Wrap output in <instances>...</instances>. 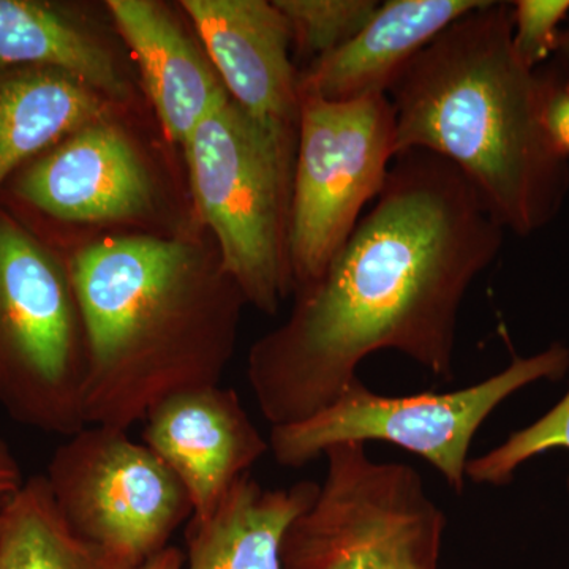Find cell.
I'll return each instance as SVG.
<instances>
[{
    "instance_id": "6da1fadb",
    "label": "cell",
    "mask_w": 569,
    "mask_h": 569,
    "mask_svg": "<svg viewBox=\"0 0 569 569\" xmlns=\"http://www.w3.org/2000/svg\"><path fill=\"white\" fill-rule=\"evenodd\" d=\"M503 239L455 164L427 151L396 156L325 274L298 288L290 317L250 348L247 380L266 421L293 425L323 410L378 351L451 381L460 307Z\"/></svg>"
},
{
    "instance_id": "7a4b0ae2",
    "label": "cell",
    "mask_w": 569,
    "mask_h": 569,
    "mask_svg": "<svg viewBox=\"0 0 569 569\" xmlns=\"http://www.w3.org/2000/svg\"><path fill=\"white\" fill-rule=\"evenodd\" d=\"M66 264L88 351L86 425L129 430L167 397L220 383L247 302L216 249L114 236Z\"/></svg>"
},
{
    "instance_id": "3957f363",
    "label": "cell",
    "mask_w": 569,
    "mask_h": 569,
    "mask_svg": "<svg viewBox=\"0 0 569 569\" xmlns=\"http://www.w3.org/2000/svg\"><path fill=\"white\" fill-rule=\"evenodd\" d=\"M553 66L530 69L512 44V6L452 22L389 89L396 156L427 151L466 176L505 231L530 236L559 216L569 159L545 123Z\"/></svg>"
},
{
    "instance_id": "277c9868",
    "label": "cell",
    "mask_w": 569,
    "mask_h": 569,
    "mask_svg": "<svg viewBox=\"0 0 569 569\" xmlns=\"http://www.w3.org/2000/svg\"><path fill=\"white\" fill-rule=\"evenodd\" d=\"M298 126L263 121L231 97L183 146L198 219L246 302L276 316L295 291L290 217Z\"/></svg>"
},
{
    "instance_id": "5b68a950",
    "label": "cell",
    "mask_w": 569,
    "mask_h": 569,
    "mask_svg": "<svg viewBox=\"0 0 569 569\" xmlns=\"http://www.w3.org/2000/svg\"><path fill=\"white\" fill-rule=\"evenodd\" d=\"M84 329L66 261L0 208V407L63 438L86 425Z\"/></svg>"
},
{
    "instance_id": "8992f818",
    "label": "cell",
    "mask_w": 569,
    "mask_h": 569,
    "mask_svg": "<svg viewBox=\"0 0 569 569\" xmlns=\"http://www.w3.org/2000/svg\"><path fill=\"white\" fill-rule=\"evenodd\" d=\"M569 348L518 358L473 387L415 396L377 395L356 378L335 402L293 425L271 427L269 451L280 467L302 468L340 443L387 441L427 460L455 492L466 489L468 452L486 419L519 389L560 380Z\"/></svg>"
},
{
    "instance_id": "52a82bcc",
    "label": "cell",
    "mask_w": 569,
    "mask_h": 569,
    "mask_svg": "<svg viewBox=\"0 0 569 569\" xmlns=\"http://www.w3.org/2000/svg\"><path fill=\"white\" fill-rule=\"evenodd\" d=\"M323 458L316 501L284 535L282 569H438L447 516L413 467L378 462L355 441Z\"/></svg>"
},
{
    "instance_id": "ba28073f",
    "label": "cell",
    "mask_w": 569,
    "mask_h": 569,
    "mask_svg": "<svg viewBox=\"0 0 569 569\" xmlns=\"http://www.w3.org/2000/svg\"><path fill=\"white\" fill-rule=\"evenodd\" d=\"M395 157L388 96L350 102L301 96L290 217L295 291L325 274L365 206L383 190Z\"/></svg>"
},
{
    "instance_id": "9c48e42d",
    "label": "cell",
    "mask_w": 569,
    "mask_h": 569,
    "mask_svg": "<svg viewBox=\"0 0 569 569\" xmlns=\"http://www.w3.org/2000/svg\"><path fill=\"white\" fill-rule=\"evenodd\" d=\"M44 478L70 529L129 569L168 548L193 516L173 471L119 427L88 425L66 437Z\"/></svg>"
},
{
    "instance_id": "30bf717a",
    "label": "cell",
    "mask_w": 569,
    "mask_h": 569,
    "mask_svg": "<svg viewBox=\"0 0 569 569\" xmlns=\"http://www.w3.org/2000/svg\"><path fill=\"white\" fill-rule=\"evenodd\" d=\"M6 187L24 208L66 223L140 220L157 200L144 157L111 116L33 157Z\"/></svg>"
},
{
    "instance_id": "8fae6325",
    "label": "cell",
    "mask_w": 569,
    "mask_h": 569,
    "mask_svg": "<svg viewBox=\"0 0 569 569\" xmlns=\"http://www.w3.org/2000/svg\"><path fill=\"white\" fill-rule=\"evenodd\" d=\"M142 443L173 471L204 516L269 451L234 389L204 387L167 397L146 413Z\"/></svg>"
},
{
    "instance_id": "7c38bea8",
    "label": "cell",
    "mask_w": 569,
    "mask_h": 569,
    "mask_svg": "<svg viewBox=\"0 0 569 569\" xmlns=\"http://www.w3.org/2000/svg\"><path fill=\"white\" fill-rule=\"evenodd\" d=\"M181 6L228 96L263 121L298 126L299 71L290 58V26L276 3L183 0Z\"/></svg>"
},
{
    "instance_id": "4fadbf2b",
    "label": "cell",
    "mask_w": 569,
    "mask_h": 569,
    "mask_svg": "<svg viewBox=\"0 0 569 569\" xmlns=\"http://www.w3.org/2000/svg\"><path fill=\"white\" fill-rule=\"evenodd\" d=\"M486 0H389L353 39L299 71V97L350 102L388 96L408 63Z\"/></svg>"
},
{
    "instance_id": "5bb4252c",
    "label": "cell",
    "mask_w": 569,
    "mask_h": 569,
    "mask_svg": "<svg viewBox=\"0 0 569 569\" xmlns=\"http://www.w3.org/2000/svg\"><path fill=\"white\" fill-rule=\"evenodd\" d=\"M107 9L137 59L164 137L183 148L194 129L230 97L219 74L162 3L110 0Z\"/></svg>"
},
{
    "instance_id": "9a60e30c",
    "label": "cell",
    "mask_w": 569,
    "mask_h": 569,
    "mask_svg": "<svg viewBox=\"0 0 569 569\" xmlns=\"http://www.w3.org/2000/svg\"><path fill=\"white\" fill-rule=\"evenodd\" d=\"M318 490L313 481L264 488L244 475L211 511L190 518L183 569H282L284 535Z\"/></svg>"
},
{
    "instance_id": "2e32d148",
    "label": "cell",
    "mask_w": 569,
    "mask_h": 569,
    "mask_svg": "<svg viewBox=\"0 0 569 569\" xmlns=\"http://www.w3.org/2000/svg\"><path fill=\"white\" fill-rule=\"evenodd\" d=\"M0 66L62 71L111 103L132 96L110 44L62 3L0 0Z\"/></svg>"
},
{
    "instance_id": "e0dca14e",
    "label": "cell",
    "mask_w": 569,
    "mask_h": 569,
    "mask_svg": "<svg viewBox=\"0 0 569 569\" xmlns=\"http://www.w3.org/2000/svg\"><path fill=\"white\" fill-rule=\"evenodd\" d=\"M111 104L62 71L0 66V190L33 157L110 118Z\"/></svg>"
},
{
    "instance_id": "ac0fdd59",
    "label": "cell",
    "mask_w": 569,
    "mask_h": 569,
    "mask_svg": "<svg viewBox=\"0 0 569 569\" xmlns=\"http://www.w3.org/2000/svg\"><path fill=\"white\" fill-rule=\"evenodd\" d=\"M0 569H129L70 529L44 475L0 509Z\"/></svg>"
},
{
    "instance_id": "d6986e66",
    "label": "cell",
    "mask_w": 569,
    "mask_h": 569,
    "mask_svg": "<svg viewBox=\"0 0 569 569\" xmlns=\"http://www.w3.org/2000/svg\"><path fill=\"white\" fill-rule=\"evenodd\" d=\"M290 26L291 41L310 62L346 44L369 22L377 0H276Z\"/></svg>"
},
{
    "instance_id": "ffe728a7",
    "label": "cell",
    "mask_w": 569,
    "mask_h": 569,
    "mask_svg": "<svg viewBox=\"0 0 569 569\" xmlns=\"http://www.w3.org/2000/svg\"><path fill=\"white\" fill-rule=\"evenodd\" d=\"M552 449L569 451V391L537 422L512 433L486 455L468 460L467 479L475 485H508L522 463Z\"/></svg>"
},
{
    "instance_id": "44dd1931",
    "label": "cell",
    "mask_w": 569,
    "mask_h": 569,
    "mask_svg": "<svg viewBox=\"0 0 569 569\" xmlns=\"http://www.w3.org/2000/svg\"><path fill=\"white\" fill-rule=\"evenodd\" d=\"M511 6L515 50L527 67L538 69L556 54L569 0H519Z\"/></svg>"
},
{
    "instance_id": "7402d4cb",
    "label": "cell",
    "mask_w": 569,
    "mask_h": 569,
    "mask_svg": "<svg viewBox=\"0 0 569 569\" xmlns=\"http://www.w3.org/2000/svg\"><path fill=\"white\" fill-rule=\"evenodd\" d=\"M553 78L546 102L545 123L553 144L569 159V70L553 61Z\"/></svg>"
},
{
    "instance_id": "603a6c76",
    "label": "cell",
    "mask_w": 569,
    "mask_h": 569,
    "mask_svg": "<svg viewBox=\"0 0 569 569\" xmlns=\"http://www.w3.org/2000/svg\"><path fill=\"white\" fill-rule=\"evenodd\" d=\"M24 481L20 463L9 445L0 438V509L21 489Z\"/></svg>"
},
{
    "instance_id": "cb8c5ba5",
    "label": "cell",
    "mask_w": 569,
    "mask_h": 569,
    "mask_svg": "<svg viewBox=\"0 0 569 569\" xmlns=\"http://www.w3.org/2000/svg\"><path fill=\"white\" fill-rule=\"evenodd\" d=\"M183 565H186V559H183L182 550L174 546H168L137 569H183Z\"/></svg>"
},
{
    "instance_id": "d4e9b609",
    "label": "cell",
    "mask_w": 569,
    "mask_h": 569,
    "mask_svg": "<svg viewBox=\"0 0 569 569\" xmlns=\"http://www.w3.org/2000/svg\"><path fill=\"white\" fill-rule=\"evenodd\" d=\"M556 61L569 70V26L561 29L559 43H557Z\"/></svg>"
}]
</instances>
